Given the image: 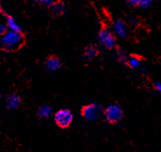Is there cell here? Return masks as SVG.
I'll return each mask as SVG.
<instances>
[{"label": "cell", "mask_w": 161, "mask_h": 152, "mask_svg": "<svg viewBox=\"0 0 161 152\" xmlns=\"http://www.w3.org/2000/svg\"><path fill=\"white\" fill-rule=\"evenodd\" d=\"M62 65L61 60L56 56H52L47 58L46 62H45V67L49 71H55L59 70Z\"/></svg>", "instance_id": "7"}, {"label": "cell", "mask_w": 161, "mask_h": 152, "mask_svg": "<svg viewBox=\"0 0 161 152\" xmlns=\"http://www.w3.org/2000/svg\"><path fill=\"white\" fill-rule=\"evenodd\" d=\"M85 57H86L87 60H92L95 59L96 57L98 55V51L97 49L95 47V46H92V45H90V46H87L86 49H85Z\"/></svg>", "instance_id": "9"}, {"label": "cell", "mask_w": 161, "mask_h": 152, "mask_svg": "<svg viewBox=\"0 0 161 152\" xmlns=\"http://www.w3.org/2000/svg\"><path fill=\"white\" fill-rule=\"evenodd\" d=\"M113 30L118 37H125L126 36V26L122 20H116L113 23Z\"/></svg>", "instance_id": "8"}, {"label": "cell", "mask_w": 161, "mask_h": 152, "mask_svg": "<svg viewBox=\"0 0 161 152\" xmlns=\"http://www.w3.org/2000/svg\"><path fill=\"white\" fill-rule=\"evenodd\" d=\"M24 44V37L21 32L8 30L1 37V46L6 52L19 50Z\"/></svg>", "instance_id": "1"}, {"label": "cell", "mask_w": 161, "mask_h": 152, "mask_svg": "<svg viewBox=\"0 0 161 152\" xmlns=\"http://www.w3.org/2000/svg\"><path fill=\"white\" fill-rule=\"evenodd\" d=\"M105 120L109 123H117L121 121V119L123 118L124 111L122 108L117 105V104H111L108 107L106 108L104 111Z\"/></svg>", "instance_id": "2"}, {"label": "cell", "mask_w": 161, "mask_h": 152, "mask_svg": "<svg viewBox=\"0 0 161 152\" xmlns=\"http://www.w3.org/2000/svg\"><path fill=\"white\" fill-rule=\"evenodd\" d=\"M153 0H141L140 6L142 8L150 7L152 4H153Z\"/></svg>", "instance_id": "16"}, {"label": "cell", "mask_w": 161, "mask_h": 152, "mask_svg": "<svg viewBox=\"0 0 161 152\" xmlns=\"http://www.w3.org/2000/svg\"><path fill=\"white\" fill-rule=\"evenodd\" d=\"M141 63H142V59L139 57L131 56V57L128 58L126 64L132 69H136V68H139L141 65Z\"/></svg>", "instance_id": "13"}, {"label": "cell", "mask_w": 161, "mask_h": 152, "mask_svg": "<svg viewBox=\"0 0 161 152\" xmlns=\"http://www.w3.org/2000/svg\"><path fill=\"white\" fill-rule=\"evenodd\" d=\"M81 113L86 120L89 122H93L100 117L102 114V109L98 104H90L83 107Z\"/></svg>", "instance_id": "4"}, {"label": "cell", "mask_w": 161, "mask_h": 152, "mask_svg": "<svg viewBox=\"0 0 161 152\" xmlns=\"http://www.w3.org/2000/svg\"><path fill=\"white\" fill-rule=\"evenodd\" d=\"M20 104H21V98L18 94H15V93L9 95L5 101L6 108L9 110H15L19 107Z\"/></svg>", "instance_id": "6"}, {"label": "cell", "mask_w": 161, "mask_h": 152, "mask_svg": "<svg viewBox=\"0 0 161 152\" xmlns=\"http://www.w3.org/2000/svg\"><path fill=\"white\" fill-rule=\"evenodd\" d=\"M117 57H118V58H119V60L121 63H127V57L125 55V53H124L123 52L118 51V52H117Z\"/></svg>", "instance_id": "15"}, {"label": "cell", "mask_w": 161, "mask_h": 152, "mask_svg": "<svg viewBox=\"0 0 161 152\" xmlns=\"http://www.w3.org/2000/svg\"><path fill=\"white\" fill-rule=\"evenodd\" d=\"M128 4L131 5V6H137V5H140L141 0H127Z\"/></svg>", "instance_id": "17"}, {"label": "cell", "mask_w": 161, "mask_h": 152, "mask_svg": "<svg viewBox=\"0 0 161 152\" xmlns=\"http://www.w3.org/2000/svg\"><path fill=\"white\" fill-rule=\"evenodd\" d=\"M38 4L44 5V6H47V7H51L53 4H55L58 0H35Z\"/></svg>", "instance_id": "14"}, {"label": "cell", "mask_w": 161, "mask_h": 152, "mask_svg": "<svg viewBox=\"0 0 161 152\" xmlns=\"http://www.w3.org/2000/svg\"><path fill=\"white\" fill-rule=\"evenodd\" d=\"M98 42L105 48L111 50V49L114 48V46H115L116 38L113 32L109 29L103 28L98 32Z\"/></svg>", "instance_id": "5"}, {"label": "cell", "mask_w": 161, "mask_h": 152, "mask_svg": "<svg viewBox=\"0 0 161 152\" xmlns=\"http://www.w3.org/2000/svg\"><path fill=\"white\" fill-rule=\"evenodd\" d=\"M51 114H52V108L48 104H43L38 109V115L41 118H47Z\"/></svg>", "instance_id": "11"}, {"label": "cell", "mask_w": 161, "mask_h": 152, "mask_svg": "<svg viewBox=\"0 0 161 152\" xmlns=\"http://www.w3.org/2000/svg\"><path fill=\"white\" fill-rule=\"evenodd\" d=\"M6 26H7L8 30H13V31H18L21 32V27L18 23L16 22L15 19L11 16H7L6 19Z\"/></svg>", "instance_id": "10"}, {"label": "cell", "mask_w": 161, "mask_h": 152, "mask_svg": "<svg viewBox=\"0 0 161 152\" xmlns=\"http://www.w3.org/2000/svg\"><path fill=\"white\" fill-rule=\"evenodd\" d=\"M54 121L57 125L60 128H67L71 125L73 121V114L70 110L62 109L55 113Z\"/></svg>", "instance_id": "3"}, {"label": "cell", "mask_w": 161, "mask_h": 152, "mask_svg": "<svg viewBox=\"0 0 161 152\" xmlns=\"http://www.w3.org/2000/svg\"><path fill=\"white\" fill-rule=\"evenodd\" d=\"M51 10L53 11V13L56 14V15H62V14H64V11H65V7L62 2L57 1L55 4H53L51 6Z\"/></svg>", "instance_id": "12"}, {"label": "cell", "mask_w": 161, "mask_h": 152, "mask_svg": "<svg viewBox=\"0 0 161 152\" xmlns=\"http://www.w3.org/2000/svg\"><path fill=\"white\" fill-rule=\"evenodd\" d=\"M154 87L158 92L161 94V82H155L154 83Z\"/></svg>", "instance_id": "18"}]
</instances>
